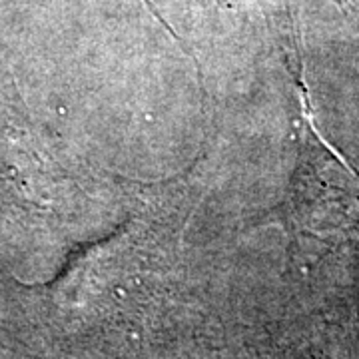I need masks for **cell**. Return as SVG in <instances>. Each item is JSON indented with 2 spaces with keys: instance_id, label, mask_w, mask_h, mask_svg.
<instances>
[{
  "instance_id": "1",
  "label": "cell",
  "mask_w": 359,
  "mask_h": 359,
  "mask_svg": "<svg viewBox=\"0 0 359 359\" xmlns=\"http://www.w3.org/2000/svg\"><path fill=\"white\" fill-rule=\"evenodd\" d=\"M297 160L287 194V218L313 236L359 233V172L313 124L308 86L299 80Z\"/></svg>"
}]
</instances>
